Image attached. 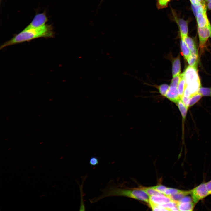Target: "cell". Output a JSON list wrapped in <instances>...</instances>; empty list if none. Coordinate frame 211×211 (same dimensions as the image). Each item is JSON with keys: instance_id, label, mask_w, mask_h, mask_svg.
<instances>
[{"instance_id": "obj_1", "label": "cell", "mask_w": 211, "mask_h": 211, "mask_svg": "<svg viewBox=\"0 0 211 211\" xmlns=\"http://www.w3.org/2000/svg\"><path fill=\"white\" fill-rule=\"evenodd\" d=\"M54 34L52 26L47 24L36 28L24 29L11 39L2 44L0 47V49L38 38H52L54 37Z\"/></svg>"}, {"instance_id": "obj_2", "label": "cell", "mask_w": 211, "mask_h": 211, "mask_svg": "<svg viewBox=\"0 0 211 211\" xmlns=\"http://www.w3.org/2000/svg\"><path fill=\"white\" fill-rule=\"evenodd\" d=\"M113 196H122L128 197L144 201L148 203L149 196L140 188L127 189L122 188L111 185H108L102 190V193L97 197L89 199L91 203H94L107 197Z\"/></svg>"}, {"instance_id": "obj_3", "label": "cell", "mask_w": 211, "mask_h": 211, "mask_svg": "<svg viewBox=\"0 0 211 211\" xmlns=\"http://www.w3.org/2000/svg\"><path fill=\"white\" fill-rule=\"evenodd\" d=\"M189 191L190 194L191 195L193 201L195 204L200 200L210 195L206 183L205 182L201 183Z\"/></svg>"}, {"instance_id": "obj_4", "label": "cell", "mask_w": 211, "mask_h": 211, "mask_svg": "<svg viewBox=\"0 0 211 211\" xmlns=\"http://www.w3.org/2000/svg\"><path fill=\"white\" fill-rule=\"evenodd\" d=\"M182 74L185 81L186 86L200 80L197 68L189 66Z\"/></svg>"}, {"instance_id": "obj_5", "label": "cell", "mask_w": 211, "mask_h": 211, "mask_svg": "<svg viewBox=\"0 0 211 211\" xmlns=\"http://www.w3.org/2000/svg\"><path fill=\"white\" fill-rule=\"evenodd\" d=\"M184 196L177 202V207L179 211L193 210L195 204L192 198L189 197Z\"/></svg>"}, {"instance_id": "obj_6", "label": "cell", "mask_w": 211, "mask_h": 211, "mask_svg": "<svg viewBox=\"0 0 211 211\" xmlns=\"http://www.w3.org/2000/svg\"><path fill=\"white\" fill-rule=\"evenodd\" d=\"M210 24L209 26L203 28L198 27V32L199 39V46L201 49L206 46V42L210 36Z\"/></svg>"}, {"instance_id": "obj_7", "label": "cell", "mask_w": 211, "mask_h": 211, "mask_svg": "<svg viewBox=\"0 0 211 211\" xmlns=\"http://www.w3.org/2000/svg\"><path fill=\"white\" fill-rule=\"evenodd\" d=\"M48 19L45 13L36 14L33 20L25 29L36 28L42 27L45 24Z\"/></svg>"}, {"instance_id": "obj_8", "label": "cell", "mask_w": 211, "mask_h": 211, "mask_svg": "<svg viewBox=\"0 0 211 211\" xmlns=\"http://www.w3.org/2000/svg\"><path fill=\"white\" fill-rule=\"evenodd\" d=\"M173 200L169 196L161 194L149 196V203L158 205Z\"/></svg>"}, {"instance_id": "obj_9", "label": "cell", "mask_w": 211, "mask_h": 211, "mask_svg": "<svg viewBox=\"0 0 211 211\" xmlns=\"http://www.w3.org/2000/svg\"><path fill=\"white\" fill-rule=\"evenodd\" d=\"M177 87L170 85L166 96L169 100L176 103L181 99L178 93Z\"/></svg>"}, {"instance_id": "obj_10", "label": "cell", "mask_w": 211, "mask_h": 211, "mask_svg": "<svg viewBox=\"0 0 211 211\" xmlns=\"http://www.w3.org/2000/svg\"><path fill=\"white\" fill-rule=\"evenodd\" d=\"M196 17L198 27H199L208 26L210 24L207 18L206 12L198 14Z\"/></svg>"}, {"instance_id": "obj_11", "label": "cell", "mask_w": 211, "mask_h": 211, "mask_svg": "<svg viewBox=\"0 0 211 211\" xmlns=\"http://www.w3.org/2000/svg\"><path fill=\"white\" fill-rule=\"evenodd\" d=\"M176 21L179 28L181 38L183 39L187 36L188 31L187 23L182 19H177Z\"/></svg>"}, {"instance_id": "obj_12", "label": "cell", "mask_w": 211, "mask_h": 211, "mask_svg": "<svg viewBox=\"0 0 211 211\" xmlns=\"http://www.w3.org/2000/svg\"><path fill=\"white\" fill-rule=\"evenodd\" d=\"M200 80L189 84L186 86V87L189 91L190 97L198 93L199 89L201 87Z\"/></svg>"}, {"instance_id": "obj_13", "label": "cell", "mask_w": 211, "mask_h": 211, "mask_svg": "<svg viewBox=\"0 0 211 211\" xmlns=\"http://www.w3.org/2000/svg\"><path fill=\"white\" fill-rule=\"evenodd\" d=\"M192 8L195 17L198 14L206 12V7L204 3L197 1L195 4H192Z\"/></svg>"}, {"instance_id": "obj_14", "label": "cell", "mask_w": 211, "mask_h": 211, "mask_svg": "<svg viewBox=\"0 0 211 211\" xmlns=\"http://www.w3.org/2000/svg\"><path fill=\"white\" fill-rule=\"evenodd\" d=\"M181 63L179 55L174 59L172 63V74L174 77L180 74Z\"/></svg>"}, {"instance_id": "obj_15", "label": "cell", "mask_w": 211, "mask_h": 211, "mask_svg": "<svg viewBox=\"0 0 211 211\" xmlns=\"http://www.w3.org/2000/svg\"><path fill=\"white\" fill-rule=\"evenodd\" d=\"M177 201L173 200L156 206L159 207L166 209L168 211L178 210L177 207Z\"/></svg>"}, {"instance_id": "obj_16", "label": "cell", "mask_w": 211, "mask_h": 211, "mask_svg": "<svg viewBox=\"0 0 211 211\" xmlns=\"http://www.w3.org/2000/svg\"><path fill=\"white\" fill-rule=\"evenodd\" d=\"M186 87L185 81L182 73L181 74V79L177 87L178 93L181 99L183 96Z\"/></svg>"}, {"instance_id": "obj_17", "label": "cell", "mask_w": 211, "mask_h": 211, "mask_svg": "<svg viewBox=\"0 0 211 211\" xmlns=\"http://www.w3.org/2000/svg\"><path fill=\"white\" fill-rule=\"evenodd\" d=\"M181 48L185 58L187 60L191 54V52L184 40L181 39L180 42Z\"/></svg>"}, {"instance_id": "obj_18", "label": "cell", "mask_w": 211, "mask_h": 211, "mask_svg": "<svg viewBox=\"0 0 211 211\" xmlns=\"http://www.w3.org/2000/svg\"><path fill=\"white\" fill-rule=\"evenodd\" d=\"M187 61L189 66L197 68L198 61V55L191 54Z\"/></svg>"}, {"instance_id": "obj_19", "label": "cell", "mask_w": 211, "mask_h": 211, "mask_svg": "<svg viewBox=\"0 0 211 211\" xmlns=\"http://www.w3.org/2000/svg\"><path fill=\"white\" fill-rule=\"evenodd\" d=\"M182 39L184 40L190 52L197 48L194 40L191 38L187 36Z\"/></svg>"}, {"instance_id": "obj_20", "label": "cell", "mask_w": 211, "mask_h": 211, "mask_svg": "<svg viewBox=\"0 0 211 211\" xmlns=\"http://www.w3.org/2000/svg\"><path fill=\"white\" fill-rule=\"evenodd\" d=\"M176 103L181 112L182 117L183 119L184 120L186 115L188 108L184 105L181 99Z\"/></svg>"}, {"instance_id": "obj_21", "label": "cell", "mask_w": 211, "mask_h": 211, "mask_svg": "<svg viewBox=\"0 0 211 211\" xmlns=\"http://www.w3.org/2000/svg\"><path fill=\"white\" fill-rule=\"evenodd\" d=\"M185 191L172 188H167L164 194L169 196L182 193L185 192Z\"/></svg>"}, {"instance_id": "obj_22", "label": "cell", "mask_w": 211, "mask_h": 211, "mask_svg": "<svg viewBox=\"0 0 211 211\" xmlns=\"http://www.w3.org/2000/svg\"><path fill=\"white\" fill-rule=\"evenodd\" d=\"M140 188L145 192L149 196L162 194L152 188L151 187Z\"/></svg>"}, {"instance_id": "obj_23", "label": "cell", "mask_w": 211, "mask_h": 211, "mask_svg": "<svg viewBox=\"0 0 211 211\" xmlns=\"http://www.w3.org/2000/svg\"><path fill=\"white\" fill-rule=\"evenodd\" d=\"M202 96V95L199 93L191 96L190 97L189 107L192 106L198 102Z\"/></svg>"}, {"instance_id": "obj_24", "label": "cell", "mask_w": 211, "mask_h": 211, "mask_svg": "<svg viewBox=\"0 0 211 211\" xmlns=\"http://www.w3.org/2000/svg\"><path fill=\"white\" fill-rule=\"evenodd\" d=\"M198 93H200L202 96H211V87H200L199 89Z\"/></svg>"}, {"instance_id": "obj_25", "label": "cell", "mask_w": 211, "mask_h": 211, "mask_svg": "<svg viewBox=\"0 0 211 211\" xmlns=\"http://www.w3.org/2000/svg\"><path fill=\"white\" fill-rule=\"evenodd\" d=\"M169 86L167 84H164L159 87V89L160 93L163 96H166L168 90Z\"/></svg>"}, {"instance_id": "obj_26", "label": "cell", "mask_w": 211, "mask_h": 211, "mask_svg": "<svg viewBox=\"0 0 211 211\" xmlns=\"http://www.w3.org/2000/svg\"><path fill=\"white\" fill-rule=\"evenodd\" d=\"M171 0H157L158 7L160 8H163L166 7L168 2Z\"/></svg>"}, {"instance_id": "obj_27", "label": "cell", "mask_w": 211, "mask_h": 211, "mask_svg": "<svg viewBox=\"0 0 211 211\" xmlns=\"http://www.w3.org/2000/svg\"><path fill=\"white\" fill-rule=\"evenodd\" d=\"M180 79L181 74L173 77L170 85L178 87Z\"/></svg>"}, {"instance_id": "obj_28", "label": "cell", "mask_w": 211, "mask_h": 211, "mask_svg": "<svg viewBox=\"0 0 211 211\" xmlns=\"http://www.w3.org/2000/svg\"><path fill=\"white\" fill-rule=\"evenodd\" d=\"M151 187L156 190L164 194L167 187L162 185H158L156 186H152Z\"/></svg>"}, {"instance_id": "obj_29", "label": "cell", "mask_w": 211, "mask_h": 211, "mask_svg": "<svg viewBox=\"0 0 211 211\" xmlns=\"http://www.w3.org/2000/svg\"><path fill=\"white\" fill-rule=\"evenodd\" d=\"M190 97H187L183 96L181 100L184 105L188 108L189 107Z\"/></svg>"}, {"instance_id": "obj_30", "label": "cell", "mask_w": 211, "mask_h": 211, "mask_svg": "<svg viewBox=\"0 0 211 211\" xmlns=\"http://www.w3.org/2000/svg\"><path fill=\"white\" fill-rule=\"evenodd\" d=\"M89 164L93 166L98 165L99 161L98 158L94 156L91 157L89 160Z\"/></svg>"}, {"instance_id": "obj_31", "label": "cell", "mask_w": 211, "mask_h": 211, "mask_svg": "<svg viewBox=\"0 0 211 211\" xmlns=\"http://www.w3.org/2000/svg\"><path fill=\"white\" fill-rule=\"evenodd\" d=\"M206 184L210 195L211 194V180L206 183Z\"/></svg>"}, {"instance_id": "obj_32", "label": "cell", "mask_w": 211, "mask_h": 211, "mask_svg": "<svg viewBox=\"0 0 211 211\" xmlns=\"http://www.w3.org/2000/svg\"><path fill=\"white\" fill-rule=\"evenodd\" d=\"M207 6L209 9L211 10V2L208 3Z\"/></svg>"}, {"instance_id": "obj_33", "label": "cell", "mask_w": 211, "mask_h": 211, "mask_svg": "<svg viewBox=\"0 0 211 211\" xmlns=\"http://www.w3.org/2000/svg\"><path fill=\"white\" fill-rule=\"evenodd\" d=\"M192 4H195L197 2L196 0H190Z\"/></svg>"}, {"instance_id": "obj_34", "label": "cell", "mask_w": 211, "mask_h": 211, "mask_svg": "<svg viewBox=\"0 0 211 211\" xmlns=\"http://www.w3.org/2000/svg\"><path fill=\"white\" fill-rule=\"evenodd\" d=\"M198 2H200L201 3H204V1L203 0H196Z\"/></svg>"}, {"instance_id": "obj_35", "label": "cell", "mask_w": 211, "mask_h": 211, "mask_svg": "<svg viewBox=\"0 0 211 211\" xmlns=\"http://www.w3.org/2000/svg\"><path fill=\"white\" fill-rule=\"evenodd\" d=\"M104 0H101V2L100 3V4L99 5V6H101V4L102 3H103V2L104 1Z\"/></svg>"}, {"instance_id": "obj_36", "label": "cell", "mask_w": 211, "mask_h": 211, "mask_svg": "<svg viewBox=\"0 0 211 211\" xmlns=\"http://www.w3.org/2000/svg\"><path fill=\"white\" fill-rule=\"evenodd\" d=\"M205 1L208 3L211 2V0H205Z\"/></svg>"}, {"instance_id": "obj_37", "label": "cell", "mask_w": 211, "mask_h": 211, "mask_svg": "<svg viewBox=\"0 0 211 211\" xmlns=\"http://www.w3.org/2000/svg\"><path fill=\"white\" fill-rule=\"evenodd\" d=\"M210 37H211V25H210Z\"/></svg>"}]
</instances>
